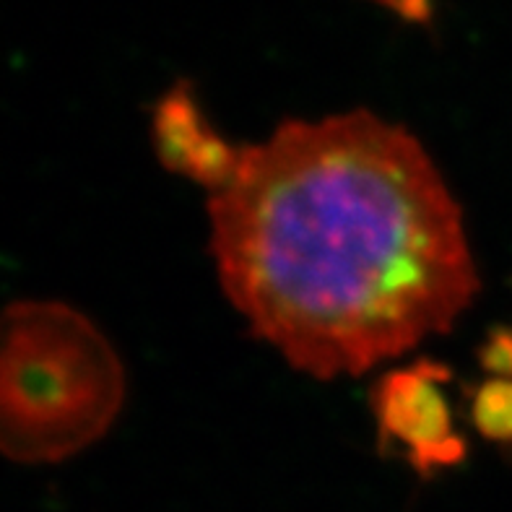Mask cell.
<instances>
[{"mask_svg": "<svg viewBox=\"0 0 512 512\" xmlns=\"http://www.w3.org/2000/svg\"><path fill=\"white\" fill-rule=\"evenodd\" d=\"M227 299L286 362L362 375L463 315L479 273L422 141L367 110L286 120L208 201Z\"/></svg>", "mask_w": 512, "mask_h": 512, "instance_id": "obj_1", "label": "cell"}, {"mask_svg": "<svg viewBox=\"0 0 512 512\" xmlns=\"http://www.w3.org/2000/svg\"><path fill=\"white\" fill-rule=\"evenodd\" d=\"M125 370L99 325L63 302L0 310V455L60 463L107 435Z\"/></svg>", "mask_w": 512, "mask_h": 512, "instance_id": "obj_2", "label": "cell"}, {"mask_svg": "<svg viewBox=\"0 0 512 512\" xmlns=\"http://www.w3.org/2000/svg\"><path fill=\"white\" fill-rule=\"evenodd\" d=\"M450 377L445 364L422 359L388 370L372 390L377 445L383 453H401L424 479L461 466L468 455L448 401Z\"/></svg>", "mask_w": 512, "mask_h": 512, "instance_id": "obj_3", "label": "cell"}, {"mask_svg": "<svg viewBox=\"0 0 512 512\" xmlns=\"http://www.w3.org/2000/svg\"><path fill=\"white\" fill-rule=\"evenodd\" d=\"M151 138L164 169L198 182L211 195L227 188L240 169L242 146H234L211 128L188 84L172 86L156 102Z\"/></svg>", "mask_w": 512, "mask_h": 512, "instance_id": "obj_4", "label": "cell"}, {"mask_svg": "<svg viewBox=\"0 0 512 512\" xmlns=\"http://www.w3.org/2000/svg\"><path fill=\"white\" fill-rule=\"evenodd\" d=\"M468 419L484 440L512 448V380L487 377L468 390Z\"/></svg>", "mask_w": 512, "mask_h": 512, "instance_id": "obj_5", "label": "cell"}, {"mask_svg": "<svg viewBox=\"0 0 512 512\" xmlns=\"http://www.w3.org/2000/svg\"><path fill=\"white\" fill-rule=\"evenodd\" d=\"M481 367L489 377H505L512 380V331L510 328H494L487 341L479 349Z\"/></svg>", "mask_w": 512, "mask_h": 512, "instance_id": "obj_6", "label": "cell"}]
</instances>
